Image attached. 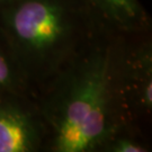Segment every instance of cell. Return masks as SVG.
I'll list each match as a JSON object with an SVG mask.
<instances>
[{
	"label": "cell",
	"mask_w": 152,
	"mask_h": 152,
	"mask_svg": "<svg viewBox=\"0 0 152 152\" xmlns=\"http://www.w3.org/2000/svg\"><path fill=\"white\" fill-rule=\"evenodd\" d=\"M114 45L95 42L42 89L50 151H99L122 131L112 89Z\"/></svg>",
	"instance_id": "obj_1"
},
{
	"label": "cell",
	"mask_w": 152,
	"mask_h": 152,
	"mask_svg": "<svg viewBox=\"0 0 152 152\" xmlns=\"http://www.w3.org/2000/svg\"><path fill=\"white\" fill-rule=\"evenodd\" d=\"M102 26L86 0H7L0 33L28 86L43 89L96 42Z\"/></svg>",
	"instance_id": "obj_2"
},
{
	"label": "cell",
	"mask_w": 152,
	"mask_h": 152,
	"mask_svg": "<svg viewBox=\"0 0 152 152\" xmlns=\"http://www.w3.org/2000/svg\"><path fill=\"white\" fill-rule=\"evenodd\" d=\"M112 89L122 127L152 112V48L144 41L130 48L114 45Z\"/></svg>",
	"instance_id": "obj_3"
},
{
	"label": "cell",
	"mask_w": 152,
	"mask_h": 152,
	"mask_svg": "<svg viewBox=\"0 0 152 152\" xmlns=\"http://www.w3.org/2000/svg\"><path fill=\"white\" fill-rule=\"evenodd\" d=\"M22 96H0V152H35L46 144L39 109Z\"/></svg>",
	"instance_id": "obj_4"
},
{
	"label": "cell",
	"mask_w": 152,
	"mask_h": 152,
	"mask_svg": "<svg viewBox=\"0 0 152 152\" xmlns=\"http://www.w3.org/2000/svg\"><path fill=\"white\" fill-rule=\"evenodd\" d=\"M102 26L120 34L147 31L149 17L139 0H86Z\"/></svg>",
	"instance_id": "obj_5"
},
{
	"label": "cell",
	"mask_w": 152,
	"mask_h": 152,
	"mask_svg": "<svg viewBox=\"0 0 152 152\" xmlns=\"http://www.w3.org/2000/svg\"><path fill=\"white\" fill-rule=\"evenodd\" d=\"M29 87L0 33V96L23 95Z\"/></svg>",
	"instance_id": "obj_6"
},
{
	"label": "cell",
	"mask_w": 152,
	"mask_h": 152,
	"mask_svg": "<svg viewBox=\"0 0 152 152\" xmlns=\"http://www.w3.org/2000/svg\"><path fill=\"white\" fill-rule=\"evenodd\" d=\"M122 131L116 133L109 140L105 147L104 151L109 152H147L149 151L148 147L136 141L130 134H122Z\"/></svg>",
	"instance_id": "obj_7"
},
{
	"label": "cell",
	"mask_w": 152,
	"mask_h": 152,
	"mask_svg": "<svg viewBox=\"0 0 152 152\" xmlns=\"http://www.w3.org/2000/svg\"><path fill=\"white\" fill-rule=\"evenodd\" d=\"M6 1H7V0H0V6L2 5V4H5Z\"/></svg>",
	"instance_id": "obj_8"
}]
</instances>
